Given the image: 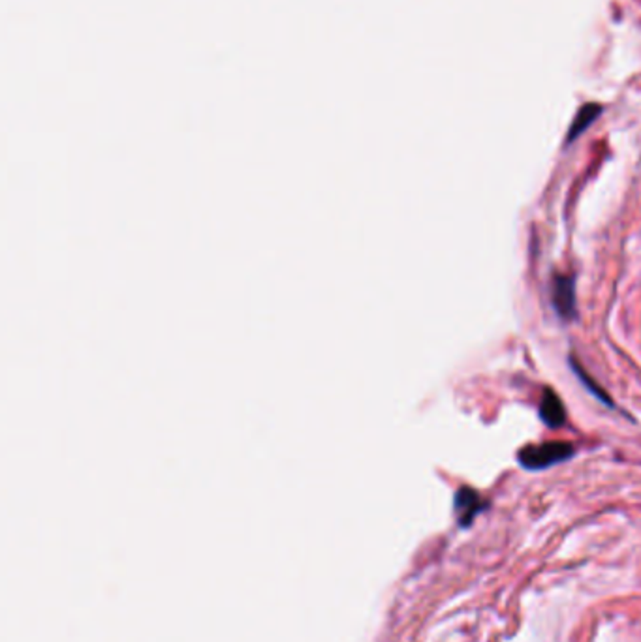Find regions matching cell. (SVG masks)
I'll return each instance as SVG.
<instances>
[{
    "instance_id": "cell-4",
    "label": "cell",
    "mask_w": 641,
    "mask_h": 642,
    "mask_svg": "<svg viewBox=\"0 0 641 642\" xmlns=\"http://www.w3.org/2000/svg\"><path fill=\"white\" fill-rule=\"evenodd\" d=\"M538 414H540V419L543 421V424L550 426V428H559V426H562L566 423L564 404H562L561 396L550 387L543 389Z\"/></svg>"
},
{
    "instance_id": "cell-6",
    "label": "cell",
    "mask_w": 641,
    "mask_h": 642,
    "mask_svg": "<svg viewBox=\"0 0 641 642\" xmlns=\"http://www.w3.org/2000/svg\"><path fill=\"white\" fill-rule=\"evenodd\" d=\"M570 367H572V370H574V374L578 376V379H580V382H581V386L592 395V396H595L600 404H604V406H608V408H613V402H611V398L606 395V391L604 389H600L599 387V384L595 382V379H592L585 370H583V367L574 359V357H570Z\"/></svg>"
},
{
    "instance_id": "cell-3",
    "label": "cell",
    "mask_w": 641,
    "mask_h": 642,
    "mask_svg": "<svg viewBox=\"0 0 641 642\" xmlns=\"http://www.w3.org/2000/svg\"><path fill=\"white\" fill-rule=\"evenodd\" d=\"M454 509L457 515L459 526L468 528L474 522V518L487 509V502L480 496L478 490H474L472 487H461L457 488L454 498Z\"/></svg>"
},
{
    "instance_id": "cell-5",
    "label": "cell",
    "mask_w": 641,
    "mask_h": 642,
    "mask_svg": "<svg viewBox=\"0 0 641 642\" xmlns=\"http://www.w3.org/2000/svg\"><path fill=\"white\" fill-rule=\"evenodd\" d=\"M602 113V107L599 104H587L580 109V113L576 115L574 118V123L572 126H570L568 130V137H566V143H572L574 139H578L592 123L597 121V118L600 116Z\"/></svg>"
},
{
    "instance_id": "cell-2",
    "label": "cell",
    "mask_w": 641,
    "mask_h": 642,
    "mask_svg": "<svg viewBox=\"0 0 641 642\" xmlns=\"http://www.w3.org/2000/svg\"><path fill=\"white\" fill-rule=\"evenodd\" d=\"M551 304L555 314L570 323L578 320V299H576V278L566 274H555L551 278Z\"/></svg>"
},
{
    "instance_id": "cell-1",
    "label": "cell",
    "mask_w": 641,
    "mask_h": 642,
    "mask_svg": "<svg viewBox=\"0 0 641 642\" xmlns=\"http://www.w3.org/2000/svg\"><path fill=\"white\" fill-rule=\"evenodd\" d=\"M576 455V447L568 442H543L540 445H527L517 453V462L529 471H542Z\"/></svg>"
}]
</instances>
